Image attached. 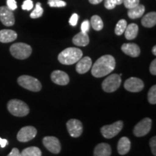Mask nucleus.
<instances>
[{
	"label": "nucleus",
	"mask_w": 156,
	"mask_h": 156,
	"mask_svg": "<svg viewBox=\"0 0 156 156\" xmlns=\"http://www.w3.org/2000/svg\"><path fill=\"white\" fill-rule=\"evenodd\" d=\"M115 67V58L112 55H104L95 62L92 67L91 73L95 77H105L112 73Z\"/></svg>",
	"instance_id": "obj_1"
},
{
	"label": "nucleus",
	"mask_w": 156,
	"mask_h": 156,
	"mask_svg": "<svg viewBox=\"0 0 156 156\" xmlns=\"http://www.w3.org/2000/svg\"><path fill=\"white\" fill-rule=\"evenodd\" d=\"M83 57V51L78 48L70 47L58 54V60L60 63L65 65H71L75 64Z\"/></svg>",
	"instance_id": "obj_2"
},
{
	"label": "nucleus",
	"mask_w": 156,
	"mask_h": 156,
	"mask_svg": "<svg viewBox=\"0 0 156 156\" xmlns=\"http://www.w3.org/2000/svg\"><path fill=\"white\" fill-rule=\"evenodd\" d=\"M7 109L13 116L23 117L26 116L30 112L28 105L18 99H12L7 103Z\"/></svg>",
	"instance_id": "obj_3"
},
{
	"label": "nucleus",
	"mask_w": 156,
	"mask_h": 156,
	"mask_svg": "<svg viewBox=\"0 0 156 156\" xmlns=\"http://www.w3.org/2000/svg\"><path fill=\"white\" fill-rule=\"evenodd\" d=\"M9 50L12 55L17 59H25L32 54V48L30 46L24 43H16L12 44Z\"/></svg>",
	"instance_id": "obj_4"
},
{
	"label": "nucleus",
	"mask_w": 156,
	"mask_h": 156,
	"mask_svg": "<svg viewBox=\"0 0 156 156\" xmlns=\"http://www.w3.org/2000/svg\"><path fill=\"white\" fill-rule=\"evenodd\" d=\"M17 83L21 87L33 92H38L42 87L41 83L38 79L29 75H22L19 77Z\"/></svg>",
	"instance_id": "obj_5"
},
{
	"label": "nucleus",
	"mask_w": 156,
	"mask_h": 156,
	"mask_svg": "<svg viewBox=\"0 0 156 156\" xmlns=\"http://www.w3.org/2000/svg\"><path fill=\"white\" fill-rule=\"evenodd\" d=\"M122 83L121 77L117 74L109 75L102 83V88L106 93H113L118 90Z\"/></svg>",
	"instance_id": "obj_6"
},
{
	"label": "nucleus",
	"mask_w": 156,
	"mask_h": 156,
	"mask_svg": "<svg viewBox=\"0 0 156 156\" xmlns=\"http://www.w3.org/2000/svg\"><path fill=\"white\" fill-rule=\"evenodd\" d=\"M123 126H124V123L122 121H118L110 125L103 126L101 129V134L105 138L111 139L119 133L121 130L122 129Z\"/></svg>",
	"instance_id": "obj_7"
},
{
	"label": "nucleus",
	"mask_w": 156,
	"mask_h": 156,
	"mask_svg": "<svg viewBox=\"0 0 156 156\" xmlns=\"http://www.w3.org/2000/svg\"><path fill=\"white\" fill-rule=\"evenodd\" d=\"M152 126V120L150 118H145L138 123L134 128V134L136 136H143L149 133Z\"/></svg>",
	"instance_id": "obj_8"
},
{
	"label": "nucleus",
	"mask_w": 156,
	"mask_h": 156,
	"mask_svg": "<svg viewBox=\"0 0 156 156\" xmlns=\"http://www.w3.org/2000/svg\"><path fill=\"white\" fill-rule=\"evenodd\" d=\"M37 134V130L34 126H24L18 132L17 135V139L18 141L26 142L35 138Z\"/></svg>",
	"instance_id": "obj_9"
},
{
	"label": "nucleus",
	"mask_w": 156,
	"mask_h": 156,
	"mask_svg": "<svg viewBox=\"0 0 156 156\" xmlns=\"http://www.w3.org/2000/svg\"><path fill=\"white\" fill-rule=\"evenodd\" d=\"M43 144H44L45 147L51 153L58 154L61 151V144H60L58 138L55 137V136H45L43 139Z\"/></svg>",
	"instance_id": "obj_10"
},
{
	"label": "nucleus",
	"mask_w": 156,
	"mask_h": 156,
	"mask_svg": "<svg viewBox=\"0 0 156 156\" xmlns=\"http://www.w3.org/2000/svg\"><path fill=\"white\" fill-rule=\"evenodd\" d=\"M124 88L132 93L140 92L144 88V83L141 79L137 77H130L124 83Z\"/></svg>",
	"instance_id": "obj_11"
},
{
	"label": "nucleus",
	"mask_w": 156,
	"mask_h": 156,
	"mask_svg": "<svg viewBox=\"0 0 156 156\" xmlns=\"http://www.w3.org/2000/svg\"><path fill=\"white\" fill-rule=\"evenodd\" d=\"M67 128L70 136L73 137H78L83 133V126L80 121L75 119H70L67 123Z\"/></svg>",
	"instance_id": "obj_12"
},
{
	"label": "nucleus",
	"mask_w": 156,
	"mask_h": 156,
	"mask_svg": "<svg viewBox=\"0 0 156 156\" xmlns=\"http://www.w3.org/2000/svg\"><path fill=\"white\" fill-rule=\"evenodd\" d=\"M0 21L7 27L12 26L15 24V20L12 11L5 6L0 7Z\"/></svg>",
	"instance_id": "obj_13"
},
{
	"label": "nucleus",
	"mask_w": 156,
	"mask_h": 156,
	"mask_svg": "<svg viewBox=\"0 0 156 156\" xmlns=\"http://www.w3.org/2000/svg\"><path fill=\"white\" fill-rule=\"evenodd\" d=\"M51 80L59 85H66L69 83V77L66 73L61 70H55L51 75Z\"/></svg>",
	"instance_id": "obj_14"
},
{
	"label": "nucleus",
	"mask_w": 156,
	"mask_h": 156,
	"mask_svg": "<svg viewBox=\"0 0 156 156\" xmlns=\"http://www.w3.org/2000/svg\"><path fill=\"white\" fill-rule=\"evenodd\" d=\"M92 67V60L88 56L81 58L77 62L76 65V71L79 74H85L87 73Z\"/></svg>",
	"instance_id": "obj_15"
},
{
	"label": "nucleus",
	"mask_w": 156,
	"mask_h": 156,
	"mask_svg": "<svg viewBox=\"0 0 156 156\" xmlns=\"http://www.w3.org/2000/svg\"><path fill=\"white\" fill-rule=\"evenodd\" d=\"M122 50L126 55L132 57H137L140 54V48L135 44H124L122 46Z\"/></svg>",
	"instance_id": "obj_16"
},
{
	"label": "nucleus",
	"mask_w": 156,
	"mask_h": 156,
	"mask_svg": "<svg viewBox=\"0 0 156 156\" xmlns=\"http://www.w3.org/2000/svg\"><path fill=\"white\" fill-rule=\"evenodd\" d=\"M131 148V142L129 139L126 136H123L121 138L117 145V151L120 155H126L129 153Z\"/></svg>",
	"instance_id": "obj_17"
},
{
	"label": "nucleus",
	"mask_w": 156,
	"mask_h": 156,
	"mask_svg": "<svg viewBox=\"0 0 156 156\" xmlns=\"http://www.w3.org/2000/svg\"><path fill=\"white\" fill-rule=\"evenodd\" d=\"M17 34L15 31L12 30H0V42L2 43H9L16 40Z\"/></svg>",
	"instance_id": "obj_18"
},
{
	"label": "nucleus",
	"mask_w": 156,
	"mask_h": 156,
	"mask_svg": "<svg viewBox=\"0 0 156 156\" xmlns=\"http://www.w3.org/2000/svg\"><path fill=\"white\" fill-rule=\"evenodd\" d=\"M112 154L111 146L107 143L98 144L94 149V156H110Z\"/></svg>",
	"instance_id": "obj_19"
},
{
	"label": "nucleus",
	"mask_w": 156,
	"mask_h": 156,
	"mask_svg": "<svg viewBox=\"0 0 156 156\" xmlns=\"http://www.w3.org/2000/svg\"><path fill=\"white\" fill-rule=\"evenodd\" d=\"M89 36L87 33L80 32L73 38V44L78 46H86L89 44Z\"/></svg>",
	"instance_id": "obj_20"
},
{
	"label": "nucleus",
	"mask_w": 156,
	"mask_h": 156,
	"mask_svg": "<svg viewBox=\"0 0 156 156\" xmlns=\"http://www.w3.org/2000/svg\"><path fill=\"white\" fill-rule=\"evenodd\" d=\"M142 25L145 28H152L156 24V13L155 12H151L147 13L142 19Z\"/></svg>",
	"instance_id": "obj_21"
},
{
	"label": "nucleus",
	"mask_w": 156,
	"mask_h": 156,
	"mask_svg": "<svg viewBox=\"0 0 156 156\" xmlns=\"http://www.w3.org/2000/svg\"><path fill=\"white\" fill-rule=\"evenodd\" d=\"M145 11V6L142 5H138L132 9H129L128 16L131 19H137L141 17L143 15Z\"/></svg>",
	"instance_id": "obj_22"
},
{
	"label": "nucleus",
	"mask_w": 156,
	"mask_h": 156,
	"mask_svg": "<svg viewBox=\"0 0 156 156\" xmlns=\"http://www.w3.org/2000/svg\"><path fill=\"white\" fill-rule=\"evenodd\" d=\"M138 25L135 23H131L126 26V28L124 31V34H125V38L127 40H133L137 36L138 34Z\"/></svg>",
	"instance_id": "obj_23"
},
{
	"label": "nucleus",
	"mask_w": 156,
	"mask_h": 156,
	"mask_svg": "<svg viewBox=\"0 0 156 156\" xmlns=\"http://www.w3.org/2000/svg\"><path fill=\"white\" fill-rule=\"evenodd\" d=\"M20 156H41V151L37 147H29L23 150Z\"/></svg>",
	"instance_id": "obj_24"
},
{
	"label": "nucleus",
	"mask_w": 156,
	"mask_h": 156,
	"mask_svg": "<svg viewBox=\"0 0 156 156\" xmlns=\"http://www.w3.org/2000/svg\"><path fill=\"white\" fill-rule=\"evenodd\" d=\"M90 23L93 28L97 31L101 30L103 28V20L98 15H93V16L91 17Z\"/></svg>",
	"instance_id": "obj_25"
},
{
	"label": "nucleus",
	"mask_w": 156,
	"mask_h": 156,
	"mask_svg": "<svg viewBox=\"0 0 156 156\" xmlns=\"http://www.w3.org/2000/svg\"><path fill=\"white\" fill-rule=\"evenodd\" d=\"M126 26H127V23L125 20L122 19L117 23L116 25V28H115V34L117 36H121L124 33L125 31Z\"/></svg>",
	"instance_id": "obj_26"
},
{
	"label": "nucleus",
	"mask_w": 156,
	"mask_h": 156,
	"mask_svg": "<svg viewBox=\"0 0 156 156\" xmlns=\"http://www.w3.org/2000/svg\"><path fill=\"white\" fill-rule=\"evenodd\" d=\"M43 13H44V9H43L41 7V4L40 2H38L36 4V7L34 9V11L30 13V17L33 19L38 18V17H41Z\"/></svg>",
	"instance_id": "obj_27"
},
{
	"label": "nucleus",
	"mask_w": 156,
	"mask_h": 156,
	"mask_svg": "<svg viewBox=\"0 0 156 156\" xmlns=\"http://www.w3.org/2000/svg\"><path fill=\"white\" fill-rule=\"evenodd\" d=\"M147 100L151 104H155L156 103V85H154L150 89L147 94Z\"/></svg>",
	"instance_id": "obj_28"
},
{
	"label": "nucleus",
	"mask_w": 156,
	"mask_h": 156,
	"mask_svg": "<svg viewBox=\"0 0 156 156\" xmlns=\"http://www.w3.org/2000/svg\"><path fill=\"white\" fill-rule=\"evenodd\" d=\"M48 5L51 7H64L67 3L63 0H48Z\"/></svg>",
	"instance_id": "obj_29"
},
{
	"label": "nucleus",
	"mask_w": 156,
	"mask_h": 156,
	"mask_svg": "<svg viewBox=\"0 0 156 156\" xmlns=\"http://www.w3.org/2000/svg\"><path fill=\"white\" fill-rule=\"evenodd\" d=\"M123 3L126 8L132 9L140 5V0H124Z\"/></svg>",
	"instance_id": "obj_30"
},
{
	"label": "nucleus",
	"mask_w": 156,
	"mask_h": 156,
	"mask_svg": "<svg viewBox=\"0 0 156 156\" xmlns=\"http://www.w3.org/2000/svg\"><path fill=\"white\" fill-rule=\"evenodd\" d=\"M34 8V2L32 0H25L22 5V9L24 10H31Z\"/></svg>",
	"instance_id": "obj_31"
},
{
	"label": "nucleus",
	"mask_w": 156,
	"mask_h": 156,
	"mask_svg": "<svg viewBox=\"0 0 156 156\" xmlns=\"http://www.w3.org/2000/svg\"><path fill=\"white\" fill-rule=\"evenodd\" d=\"M104 6L106 9H113L115 8L116 5L114 0H105Z\"/></svg>",
	"instance_id": "obj_32"
},
{
	"label": "nucleus",
	"mask_w": 156,
	"mask_h": 156,
	"mask_svg": "<svg viewBox=\"0 0 156 156\" xmlns=\"http://www.w3.org/2000/svg\"><path fill=\"white\" fill-rule=\"evenodd\" d=\"M150 145H151V151L154 155H156V136H154L151 138L150 141Z\"/></svg>",
	"instance_id": "obj_33"
},
{
	"label": "nucleus",
	"mask_w": 156,
	"mask_h": 156,
	"mask_svg": "<svg viewBox=\"0 0 156 156\" xmlns=\"http://www.w3.org/2000/svg\"><path fill=\"white\" fill-rule=\"evenodd\" d=\"M7 7L12 11H14L17 7V2L15 0H7Z\"/></svg>",
	"instance_id": "obj_34"
},
{
	"label": "nucleus",
	"mask_w": 156,
	"mask_h": 156,
	"mask_svg": "<svg viewBox=\"0 0 156 156\" xmlns=\"http://www.w3.org/2000/svg\"><path fill=\"white\" fill-rule=\"evenodd\" d=\"M90 30V22L88 20H85L81 25V31L84 33H87Z\"/></svg>",
	"instance_id": "obj_35"
},
{
	"label": "nucleus",
	"mask_w": 156,
	"mask_h": 156,
	"mask_svg": "<svg viewBox=\"0 0 156 156\" xmlns=\"http://www.w3.org/2000/svg\"><path fill=\"white\" fill-rule=\"evenodd\" d=\"M78 18H79V16H78L77 14L76 13H74V14L72 15L71 17H70L69 23V24L72 25V26H75L77 25V21H78Z\"/></svg>",
	"instance_id": "obj_36"
},
{
	"label": "nucleus",
	"mask_w": 156,
	"mask_h": 156,
	"mask_svg": "<svg viewBox=\"0 0 156 156\" xmlns=\"http://www.w3.org/2000/svg\"><path fill=\"white\" fill-rule=\"evenodd\" d=\"M150 72L153 75H156V59H154L151 62L150 66Z\"/></svg>",
	"instance_id": "obj_37"
},
{
	"label": "nucleus",
	"mask_w": 156,
	"mask_h": 156,
	"mask_svg": "<svg viewBox=\"0 0 156 156\" xmlns=\"http://www.w3.org/2000/svg\"><path fill=\"white\" fill-rule=\"evenodd\" d=\"M7 156H20V152L19 151V150L17 148L15 147L12 150L10 153Z\"/></svg>",
	"instance_id": "obj_38"
},
{
	"label": "nucleus",
	"mask_w": 156,
	"mask_h": 156,
	"mask_svg": "<svg viewBox=\"0 0 156 156\" xmlns=\"http://www.w3.org/2000/svg\"><path fill=\"white\" fill-rule=\"evenodd\" d=\"M8 145V141L6 139H2L0 137V147H5L6 145Z\"/></svg>",
	"instance_id": "obj_39"
},
{
	"label": "nucleus",
	"mask_w": 156,
	"mask_h": 156,
	"mask_svg": "<svg viewBox=\"0 0 156 156\" xmlns=\"http://www.w3.org/2000/svg\"><path fill=\"white\" fill-rule=\"evenodd\" d=\"M103 0H89V2L92 5H98V4L101 3Z\"/></svg>",
	"instance_id": "obj_40"
},
{
	"label": "nucleus",
	"mask_w": 156,
	"mask_h": 156,
	"mask_svg": "<svg viewBox=\"0 0 156 156\" xmlns=\"http://www.w3.org/2000/svg\"><path fill=\"white\" fill-rule=\"evenodd\" d=\"M114 1L115 2H116V5H122L123 2H124V0H114Z\"/></svg>",
	"instance_id": "obj_41"
},
{
	"label": "nucleus",
	"mask_w": 156,
	"mask_h": 156,
	"mask_svg": "<svg viewBox=\"0 0 156 156\" xmlns=\"http://www.w3.org/2000/svg\"><path fill=\"white\" fill-rule=\"evenodd\" d=\"M152 52H153V54H154V55H156V46H154L153 49H152Z\"/></svg>",
	"instance_id": "obj_42"
}]
</instances>
